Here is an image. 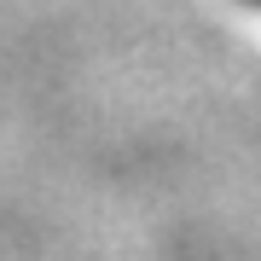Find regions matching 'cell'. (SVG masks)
Masks as SVG:
<instances>
[{"mask_svg":"<svg viewBox=\"0 0 261 261\" xmlns=\"http://www.w3.org/2000/svg\"><path fill=\"white\" fill-rule=\"evenodd\" d=\"M250 6H261V0H250Z\"/></svg>","mask_w":261,"mask_h":261,"instance_id":"6da1fadb","label":"cell"}]
</instances>
